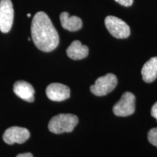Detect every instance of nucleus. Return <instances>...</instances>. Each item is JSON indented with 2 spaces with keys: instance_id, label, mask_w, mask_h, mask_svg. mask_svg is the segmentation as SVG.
Listing matches in <instances>:
<instances>
[{
  "instance_id": "f257e3e1",
  "label": "nucleus",
  "mask_w": 157,
  "mask_h": 157,
  "mask_svg": "<svg viewBox=\"0 0 157 157\" xmlns=\"http://www.w3.org/2000/svg\"><path fill=\"white\" fill-rule=\"evenodd\" d=\"M31 31V39L39 50L49 52L58 47V34L50 17L44 12H38L34 15Z\"/></svg>"
},
{
  "instance_id": "f03ea898",
  "label": "nucleus",
  "mask_w": 157,
  "mask_h": 157,
  "mask_svg": "<svg viewBox=\"0 0 157 157\" xmlns=\"http://www.w3.org/2000/svg\"><path fill=\"white\" fill-rule=\"evenodd\" d=\"M78 122V117L70 113H60L55 116L48 124V129L54 134L71 132Z\"/></svg>"
},
{
  "instance_id": "7ed1b4c3",
  "label": "nucleus",
  "mask_w": 157,
  "mask_h": 157,
  "mask_svg": "<svg viewBox=\"0 0 157 157\" xmlns=\"http://www.w3.org/2000/svg\"><path fill=\"white\" fill-rule=\"evenodd\" d=\"M117 78L114 74H107L96 80L90 87L91 93L96 96H104L112 92L117 85Z\"/></svg>"
},
{
  "instance_id": "20e7f679",
  "label": "nucleus",
  "mask_w": 157,
  "mask_h": 157,
  "mask_svg": "<svg viewBox=\"0 0 157 157\" xmlns=\"http://www.w3.org/2000/svg\"><path fill=\"white\" fill-rule=\"evenodd\" d=\"M105 25L109 33L117 39H126L130 34V29L119 17L109 15L105 19Z\"/></svg>"
},
{
  "instance_id": "39448f33",
  "label": "nucleus",
  "mask_w": 157,
  "mask_h": 157,
  "mask_svg": "<svg viewBox=\"0 0 157 157\" xmlns=\"http://www.w3.org/2000/svg\"><path fill=\"white\" fill-rule=\"evenodd\" d=\"M135 97L132 93L126 92L121 96L120 101L113 108V112L117 117H128L134 113Z\"/></svg>"
},
{
  "instance_id": "423d86ee",
  "label": "nucleus",
  "mask_w": 157,
  "mask_h": 157,
  "mask_svg": "<svg viewBox=\"0 0 157 157\" xmlns=\"http://www.w3.org/2000/svg\"><path fill=\"white\" fill-rule=\"evenodd\" d=\"M14 18V10L11 0H0V31L7 33L10 31Z\"/></svg>"
},
{
  "instance_id": "0eeeda50",
  "label": "nucleus",
  "mask_w": 157,
  "mask_h": 157,
  "mask_svg": "<svg viewBox=\"0 0 157 157\" xmlns=\"http://www.w3.org/2000/svg\"><path fill=\"white\" fill-rule=\"evenodd\" d=\"M30 137V132L24 127H12L5 131L3 135V140L7 144L25 143Z\"/></svg>"
},
{
  "instance_id": "6e6552de",
  "label": "nucleus",
  "mask_w": 157,
  "mask_h": 157,
  "mask_svg": "<svg viewBox=\"0 0 157 157\" xmlns=\"http://www.w3.org/2000/svg\"><path fill=\"white\" fill-rule=\"evenodd\" d=\"M70 88L60 83H52L46 88V95L52 101H63L70 98Z\"/></svg>"
},
{
  "instance_id": "1a4fd4ad",
  "label": "nucleus",
  "mask_w": 157,
  "mask_h": 157,
  "mask_svg": "<svg viewBox=\"0 0 157 157\" xmlns=\"http://www.w3.org/2000/svg\"><path fill=\"white\" fill-rule=\"evenodd\" d=\"M13 91L15 95L27 102L34 101L35 90L31 84L25 81H17L13 85Z\"/></svg>"
},
{
  "instance_id": "9d476101",
  "label": "nucleus",
  "mask_w": 157,
  "mask_h": 157,
  "mask_svg": "<svg viewBox=\"0 0 157 157\" xmlns=\"http://www.w3.org/2000/svg\"><path fill=\"white\" fill-rule=\"evenodd\" d=\"M67 56L72 60H82L89 54V49L78 40L74 41L66 50Z\"/></svg>"
},
{
  "instance_id": "9b49d317",
  "label": "nucleus",
  "mask_w": 157,
  "mask_h": 157,
  "mask_svg": "<svg viewBox=\"0 0 157 157\" xmlns=\"http://www.w3.org/2000/svg\"><path fill=\"white\" fill-rule=\"evenodd\" d=\"M62 27L69 31L79 30L82 27V21L80 17L70 15L67 12H63L60 15Z\"/></svg>"
},
{
  "instance_id": "f8f14e48",
  "label": "nucleus",
  "mask_w": 157,
  "mask_h": 157,
  "mask_svg": "<svg viewBox=\"0 0 157 157\" xmlns=\"http://www.w3.org/2000/svg\"><path fill=\"white\" fill-rule=\"evenodd\" d=\"M143 79L147 83L153 82L157 78V57L148 60L141 70Z\"/></svg>"
},
{
  "instance_id": "ddd939ff",
  "label": "nucleus",
  "mask_w": 157,
  "mask_h": 157,
  "mask_svg": "<svg viewBox=\"0 0 157 157\" xmlns=\"http://www.w3.org/2000/svg\"><path fill=\"white\" fill-rule=\"evenodd\" d=\"M148 139L149 143H151L157 148V127L149 130L148 133Z\"/></svg>"
},
{
  "instance_id": "4468645a",
  "label": "nucleus",
  "mask_w": 157,
  "mask_h": 157,
  "mask_svg": "<svg viewBox=\"0 0 157 157\" xmlns=\"http://www.w3.org/2000/svg\"><path fill=\"white\" fill-rule=\"evenodd\" d=\"M119 5L124 6V7H129L131 6L133 3V0H115Z\"/></svg>"
},
{
  "instance_id": "2eb2a0df",
  "label": "nucleus",
  "mask_w": 157,
  "mask_h": 157,
  "mask_svg": "<svg viewBox=\"0 0 157 157\" xmlns=\"http://www.w3.org/2000/svg\"><path fill=\"white\" fill-rule=\"evenodd\" d=\"M151 114L157 120V102L153 105L151 111Z\"/></svg>"
},
{
  "instance_id": "dca6fc26",
  "label": "nucleus",
  "mask_w": 157,
  "mask_h": 157,
  "mask_svg": "<svg viewBox=\"0 0 157 157\" xmlns=\"http://www.w3.org/2000/svg\"><path fill=\"white\" fill-rule=\"evenodd\" d=\"M16 157H33V155L31 153H25V154H20Z\"/></svg>"
},
{
  "instance_id": "f3484780",
  "label": "nucleus",
  "mask_w": 157,
  "mask_h": 157,
  "mask_svg": "<svg viewBox=\"0 0 157 157\" xmlns=\"http://www.w3.org/2000/svg\"><path fill=\"white\" fill-rule=\"evenodd\" d=\"M31 15L30 14V13H29V14H27V17H31Z\"/></svg>"
}]
</instances>
